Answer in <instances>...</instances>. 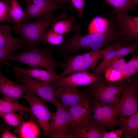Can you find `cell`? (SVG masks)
I'll return each mask as SVG.
<instances>
[{"instance_id": "cell-17", "label": "cell", "mask_w": 138, "mask_h": 138, "mask_svg": "<svg viewBox=\"0 0 138 138\" xmlns=\"http://www.w3.org/2000/svg\"><path fill=\"white\" fill-rule=\"evenodd\" d=\"M99 102L100 108L98 115V124L102 129L107 128L112 130L116 125L118 112L117 105L112 106Z\"/></svg>"}, {"instance_id": "cell-33", "label": "cell", "mask_w": 138, "mask_h": 138, "mask_svg": "<svg viewBox=\"0 0 138 138\" xmlns=\"http://www.w3.org/2000/svg\"><path fill=\"white\" fill-rule=\"evenodd\" d=\"M104 72L105 79L108 82H113L125 79L124 75L115 70L109 69Z\"/></svg>"}, {"instance_id": "cell-38", "label": "cell", "mask_w": 138, "mask_h": 138, "mask_svg": "<svg viewBox=\"0 0 138 138\" xmlns=\"http://www.w3.org/2000/svg\"><path fill=\"white\" fill-rule=\"evenodd\" d=\"M1 137L2 138H19L15 135L10 132L8 129H6L2 133Z\"/></svg>"}, {"instance_id": "cell-35", "label": "cell", "mask_w": 138, "mask_h": 138, "mask_svg": "<svg viewBox=\"0 0 138 138\" xmlns=\"http://www.w3.org/2000/svg\"><path fill=\"white\" fill-rule=\"evenodd\" d=\"M19 48L17 47H0V64H2L7 57L14 51Z\"/></svg>"}, {"instance_id": "cell-21", "label": "cell", "mask_w": 138, "mask_h": 138, "mask_svg": "<svg viewBox=\"0 0 138 138\" xmlns=\"http://www.w3.org/2000/svg\"><path fill=\"white\" fill-rule=\"evenodd\" d=\"M12 29L9 25H0V47H23L19 38L14 37L11 34Z\"/></svg>"}, {"instance_id": "cell-39", "label": "cell", "mask_w": 138, "mask_h": 138, "mask_svg": "<svg viewBox=\"0 0 138 138\" xmlns=\"http://www.w3.org/2000/svg\"><path fill=\"white\" fill-rule=\"evenodd\" d=\"M5 123H0V138L1 137V134L2 132L5 130L7 129Z\"/></svg>"}, {"instance_id": "cell-1", "label": "cell", "mask_w": 138, "mask_h": 138, "mask_svg": "<svg viewBox=\"0 0 138 138\" xmlns=\"http://www.w3.org/2000/svg\"><path fill=\"white\" fill-rule=\"evenodd\" d=\"M107 13L109 24L106 31L102 33L82 35L80 34V30L74 32L71 38L55 46V50L67 56L81 49L100 50L113 42L129 44L130 41L122 33L114 11L111 10Z\"/></svg>"}, {"instance_id": "cell-2", "label": "cell", "mask_w": 138, "mask_h": 138, "mask_svg": "<svg viewBox=\"0 0 138 138\" xmlns=\"http://www.w3.org/2000/svg\"><path fill=\"white\" fill-rule=\"evenodd\" d=\"M66 18L64 13L58 16L52 13H48L35 22L16 25L13 29L19 35V38L25 48L38 46L43 43L44 34L50 26Z\"/></svg>"}, {"instance_id": "cell-37", "label": "cell", "mask_w": 138, "mask_h": 138, "mask_svg": "<svg viewBox=\"0 0 138 138\" xmlns=\"http://www.w3.org/2000/svg\"><path fill=\"white\" fill-rule=\"evenodd\" d=\"M123 132V130L121 128L110 131H104L102 138H121Z\"/></svg>"}, {"instance_id": "cell-12", "label": "cell", "mask_w": 138, "mask_h": 138, "mask_svg": "<svg viewBox=\"0 0 138 138\" xmlns=\"http://www.w3.org/2000/svg\"><path fill=\"white\" fill-rule=\"evenodd\" d=\"M68 111L71 125L77 126L87 122L90 121L93 111L91 98L86 97L70 108Z\"/></svg>"}, {"instance_id": "cell-10", "label": "cell", "mask_w": 138, "mask_h": 138, "mask_svg": "<svg viewBox=\"0 0 138 138\" xmlns=\"http://www.w3.org/2000/svg\"><path fill=\"white\" fill-rule=\"evenodd\" d=\"M107 80L99 75L91 73L87 70L74 72L65 76L52 83L56 86H66L74 87L89 85L100 81Z\"/></svg>"}, {"instance_id": "cell-29", "label": "cell", "mask_w": 138, "mask_h": 138, "mask_svg": "<svg viewBox=\"0 0 138 138\" xmlns=\"http://www.w3.org/2000/svg\"><path fill=\"white\" fill-rule=\"evenodd\" d=\"M109 69L119 71L125 76L127 67V63L124 56L116 57L111 60L105 66L103 72Z\"/></svg>"}, {"instance_id": "cell-19", "label": "cell", "mask_w": 138, "mask_h": 138, "mask_svg": "<svg viewBox=\"0 0 138 138\" xmlns=\"http://www.w3.org/2000/svg\"><path fill=\"white\" fill-rule=\"evenodd\" d=\"M120 126L125 132L131 138L138 136V111L133 114L125 117L119 118L117 119L116 125Z\"/></svg>"}, {"instance_id": "cell-36", "label": "cell", "mask_w": 138, "mask_h": 138, "mask_svg": "<svg viewBox=\"0 0 138 138\" xmlns=\"http://www.w3.org/2000/svg\"><path fill=\"white\" fill-rule=\"evenodd\" d=\"M86 0H71V2L75 8L78 17H84L83 11Z\"/></svg>"}, {"instance_id": "cell-24", "label": "cell", "mask_w": 138, "mask_h": 138, "mask_svg": "<svg viewBox=\"0 0 138 138\" xmlns=\"http://www.w3.org/2000/svg\"><path fill=\"white\" fill-rule=\"evenodd\" d=\"M32 2L47 13H52L58 9H68L55 0H28L27 4Z\"/></svg>"}, {"instance_id": "cell-42", "label": "cell", "mask_w": 138, "mask_h": 138, "mask_svg": "<svg viewBox=\"0 0 138 138\" xmlns=\"http://www.w3.org/2000/svg\"><path fill=\"white\" fill-rule=\"evenodd\" d=\"M27 2L28 0H26Z\"/></svg>"}, {"instance_id": "cell-13", "label": "cell", "mask_w": 138, "mask_h": 138, "mask_svg": "<svg viewBox=\"0 0 138 138\" xmlns=\"http://www.w3.org/2000/svg\"><path fill=\"white\" fill-rule=\"evenodd\" d=\"M104 131L95 123L89 121L79 125H71L66 138H102Z\"/></svg>"}, {"instance_id": "cell-32", "label": "cell", "mask_w": 138, "mask_h": 138, "mask_svg": "<svg viewBox=\"0 0 138 138\" xmlns=\"http://www.w3.org/2000/svg\"><path fill=\"white\" fill-rule=\"evenodd\" d=\"M9 0H0V22H10L9 12Z\"/></svg>"}, {"instance_id": "cell-28", "label": "cell", "mask_w": 138, "mask_h": 138, "mask_svg": "<svg viewBox=\"0 0 138 138\" xmlns=\"http://www.w3.org/2000/svg\"><path fill=\"white\" fill-rule=\"evenodd\" d=\"M108 21L100 17L94 18L88 27L89 33H102L106 31L108 26Z\"/></svg>"}, {"instance_id": "cell-23", "label": "cell", "mask_w": 138, "mask_h": 138, "mask_svg": "<svg viewBox=\"0 0 138 138\" xmlns=\"http://www.w3.org/2000/svg\"><path fill=\"white\" fill-rule=\"evenodd\" d=\"M30 108L23 106L18 102H14L4 97L0 98V112L3 113H16L18 111L21 112L30 111Z\"/></svg>"}, {"instance_id": "cell-4", "label": "cell", "mask_w": 138, "mask_h": 138, "mask_svg": "<svg viewBox=\"0 0 138 138\" xmlns=\"http://www.w3.org/2000/svg\"><path fill=\"white\" fill-rule=\"evenodd\" d=\"M121 45L120 43L116 42L110 46L99 50L91 51L74 56H65L66 65L61 74L66 76L78 71L95 70L98 62L107 51L119 47Z\"/></svg>"}, {"instance_id": "cell-40", "label": "cell", "mask_w": 138, "mask_h": 138, "mask_svg": "<svg viewBox=\"0 0 138 138\" xmlns=\"http://www.w3.org/2000/svg\"><path fill=\"white\" fill-rule=\"evenodd\" d=\"M59 3H69L71 2V0H55Z\"/></svg>"}, {"instance_id": "cell-41", "label": "cell", "mask_w": 138, "mask_h": 138, "mask_svg": "<svg viewBox=\"0 0 138 138\" xmlns=\"http://www.w3.org/2000/svg\"><path fill=\"white\" fill-rule=\"evenodd\" d=\"M135 4L137 5L138 4V0H133Z\"/></svg>"}, {"instance_id": "cell-22", "label": "cell", "mask_w": 138, "mask_h": 138, "mask_svg": "<svg viewBox=\"0 0 138 138\" xmlns=\"http://www.w3.org/2000/svg\"><path fill=\"white\" fill-rule=\"evenodd\" d=\"M105 2L112 6L116 15L128 13L129 11L135 10L137 6L133 0H105Z\"/></svg>"}, {"instance_id": "cell-31", "label": "cell", "mask_w": 138, "mask_h": 138, "mask_svg": "<svg viewBox=\"0 0 138 138\" xmlns=\"http://www.w3.org/2000/svg\"><path fill=\"white\" fill-rule=\"evenodd\" d=\"M22 114L18 115L16 113H3L0 112V117L9 126L15 127L17 130L23 122Z\"/></svg>"}, {"instance_id": "cell-15", "label": "cell", "mask_w": 138, "mask_h": 138, "mask_svg": "<svg viewBox=\"0 0 138 138\" xmlns=\"http://www.w3.org/2000/svg\"><path fill=\"white\" fill-rule=\"evenodd\" d=\"M115 14L123 34L130 41H138V16H130L128 13Z\"/></svg>"}, {"instance_id": "cell-3", "label": "cell", "mask_w": 138, "mask_h": 138, "mask_svg": "<svg viewBox=\"0 0 138 138\" xmlns=\"http://www.w3.org/2000/svg\"><path fill=\"white\" fill-rule=\"evenodd\" d=\"M53 49V47L41 49L38 46L26 48L23 51L19 54H10L5 61L20 62L29 65L31 68L41 67L55 72V69L57 67H65L66 63L57 62L54 60L52 55Z\"/></svg>"}, {"instance_id": "cell-18", "label": "cell", "mask_w": 138, "mask_h": 138, "mask_svg": "<svg viewBox=\"0 0 138 138\" xmlns=\"http://www.w3.org/2000/svg\"><path fill=\"white\" fill-rule=\"evenodd\" d=\"M22 73L44 84L49 85L53 83L65 76L47 70L36 68L25 69L18 66L14 67Z\"/></svg>"}, {"instance_id": "cell-30", "label": "cell", "mask_w": 138, "mask_h": 138, "mask_svg": "<svg viewBox=\"0 0 138 138\" xmlns=\"http://www.w3.org/2000/svg\"><path fill=\"white\" fill-rule=\"evenodd\" d=\"M64 38L62 35L55 31L51 27L46 31L43 38V44H47L55 46L61 44L64 41Z\"/></svg>"}, {"instance_id": "cell-8", "label": "cell", "mask_w": 138, "mask_h": 138, "mask_svg": "<svg viewBox=\"0 0 138 138\" xmlns=\"http://www.w3.org/2000/svg\"><path fill=\"white\" fill-rule=\"evenodd\" d=\"M15 69L18 83L24 84L32 89L36 95L42 99L57 106L60 102L55 96L57 87L52 84L47 85L41 83Z\"/></svg>"}, {"instance_id": "cell-7", "label": "cell", "mask_w": 138, "mask_h": 138, "mask_svg": "<svg viewBox=\"0 0 138 138\" xmlns=\"http://www.w3.org/2000/svg\"><path fill=\"white\" fill-rule=\"evenodd\" d=\"M129 81V85L123 90L117 105L119 118L132 115L138 111V79L136 74Z\"/></svg>"}, {"instance_id": "cell-14", "label": "cell", "mask_w": 138, "mask_h": 138, "mask_svg": "<svg viewBox=\"0 0 138 138\" xmlns=\"http://www.w3.org/2000/svg\"><path fill=\"white\" fill-rule=\"evenodd\" d=\"M55 96L64 106L69 108L87 97L84 92L79 91L76 87L66 86H57Z\"/></svg>"}, {"instance_id": "cell-5", "label": "cell", "mask_w": 138, "mask_h": 138, "mask_svg": "<svg viewBox=\"0 0 138 138\" xmlns=\"http://www.w3.org/2000/svg\"><path fill=\"white\" fill-rule=\"evenodd\" d=\"M89 85L93 100L112 106L118 105L121 95L126 87L124 80L113 82L100 81Z\"/></svg>"}, {"instance_id": "cell-26", "label": "cell", "mask_w": 138, "mask_h": 138, "mask_svg": "<svg viewBox=\"0 0 138 138\" xmlns=\"http://www.w3.org/2000/svg\"><path fill=\"white\" fill-rule=\"evenodd\" d=\"M24 12V16L21 24L27 22L30 20L34 18L39 19L47 13L35 5L31 3L27 4Z\"/></svg>"}, {"instance_id": "cell-20", "label": "cell", "mask_w": 138, "mask_h": 138, "mask_svg": "<svg viewBox=\"0 0 138 138\" xmlns=\"http://www.w3.org/2000/svg\"><path fill=\"white\" fill-rule=\"evenodd\" d=\"M52 28L56 32L63 35L73 31L75 32L80 30L81 26L76 22L73 16L68 18L57 21L51 25Z\"/></svg>"}, {"instance_id": "cell-6", "label": "cell", "mask_w": 138, "mask_h": 138, "mask_svg": "<svg viewBox=\"0 0 138 138\" xmlns=\"http://www.w3.org/2000/svg\"><path fill=\"white\" fill-rule=\"evenodd\" d=\"M22 98L27 101L30 106V114L33 119L42 129L44 136L46 137L50 120L54 113L49 109L48 106L36 96L34 93H26Z\"/></svg>"}, {"instance_id": "cell-25", "label": "cell", "mask_w": 138, "mask_h": 138, "mask_svg": "<svg viewBox=\"0 0 138 138\" xmlns=\"http://www.w3.org/2000/svg\"><path fill=\"white\" fill-rule=\"evenodd\" d=\"M37 128L31 121H24L16 132H18L21 138H36L38 136Z\"/></svg>"}, {"instance_id": "cell-9", "label": "cell", "mask_w": 138, "mask_h": 138, "mask_svg": "<svg viewBox=\"0 0 138 138\" xmlns=\"http://www.w3.org/2000/svg\"><path fill=\"white\" fill-rule=\"evenodd\" d=\"M56 111L50 122L46 136L54 138H66L71 121L69 108L64 106L61 102L55 107Z\"/></svg>"}, {"instance_id": "cell-27", "label": "cell", "mask_w": 138, "mask_h": 138, "mask_svg": "<svg viewBox=\"0 0 138 138\" xmlns=\"http://www.w3.org/2000/svg\"><path fill=\"white\" fill-rule=\"evenodd\" d=\"M9 12L13 23L20 25L24 17V12L17 0H9Z\"/></svg>"}, {"instance_id": "cell-11", "label": "cell", "mask_w": 138, "mask_h": 138, "mask_svg": "<svg viewBox=\"0 0 138 138\" xmlns=\"http://www.w3.org/2000/svg\"><path fill=\"white\" fill-rule=\"evenodd\" d=\"M0 64V93L3 97L14 102H17L24 94L33 91L27 86L17 84L9 80L2 73Z\"/></svg>"}, {"instance_id": "cell-34", "label": "cell", "mask_w": 138, "mask_h": 138, "mask_svg": "<svg viewBox=\"0 0 138 138\" xmlns=\"http://www.w3.org/2000/svg\"><path fill=\"white\" fill-rule=\"evenodd\" d=\"M127 71L125 76V79H128L130 77L135 74L138 70V57H133L127 63Z\"/></svg>"}, {"instance_id": "cell-16", "label": "cell", "mask_w": 138, "mask_h": 138, "mask_svg": "<svg viewBox=\"0 0 138 138\" xmlns=\"http://www.w3.org/2000/svg\"><path fill=\"white\" fill-rule=\"evenodd\" d=\"M138 41L130 44L110 49L107 51L103 57L102 61L96 67L93 73L96 75L103 72L106 64L112 59L116 57L124 56L133 53L137 49Z\"/></svg>"}]
</instances>
